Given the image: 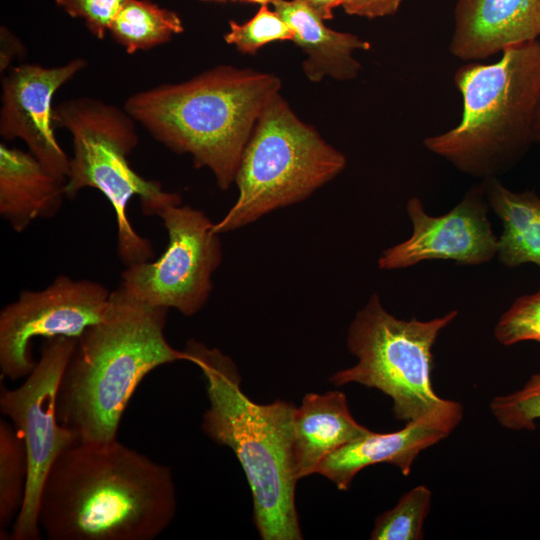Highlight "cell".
<instances>
[{"mask_svg": "<svg viewBox=\"0 0 540 540\" xmlns=\"http://www.w3.org/2000/svg\"><path fill=\"white\" fill-rule=\"evenodd\" d=\"M173 474L124 445L78 442L50 469L39 525L50 540H152L176 513Z\"/></svg>", "mask_w": 540, "mask_h": 540, "instance_id": "cell-1", "label": "cell"}, {"mask_svg": "<svg viewBox=\"0 0 540 540\" xmlns=\"http://www.w3.org/2000/svg\"><path fill=\"white\" fill-rule=\"evenodd\" d=\"M168 309L148 305L123 286L111 291L104 317L77 339L58 385L56 412L80 442L117 439L141 381L159 366L186 360L165 337Z\"/></svg>", "mask_w": 540, "mask_h": 540, "instance_id": "cell-2", "label": "cell"}, {"mask_svg": "<svg viewBox=\"0 0 540 540\" xmlns=\"http://www.w3.org/2000/svg\"><path fill=\"white\" fill-rule=\"evenodd\" d=\"M187 361L202 372L209 407L204 434L236 455L249 483L253 520L263 540L303 538L295 504L299 480L293 456L296 406L277 399L258 404L241 390L234 361L218 348L189 340Z\"/></svg>", "mask_w": 540, "mask_h": 540, "instance_id": "cell-3", "label": "cell"}, {"mask_svg": "<svg viewBox=\"0 0 540 540\" xmlns=\"http://www.w3.org/2000/svg\"><path fill=\"white\" fill-rule=\"evenodd\" d=\"M280 88L273 74L218 66L137 92L124 109L156 141L190 154L196 168H208L227 190L261 113Z\"/></svg>", "mask_w": 540, "mask_h": 540, "instance_id": "cell-4", "label": "cell"}, {"mask_svg": "<svg viewBox=\"0 0 540 540\" xmlns=\"http://www.w3.org/2000/svg\"><path fill=\"white\" fill-rule=\"evenodd\" d=\"M462 96L459 123L426 137L427 150L482 180L513 167L528 151L540 102V41L508 47L499 60L469 62L454 75Z\"/></svg>", "mask_w": 540, "mask_h": 540, "instance_id": "cell-5", "label": "cell"}, {"mask_svg": "<svg viewBox=\"0 0 540 540\" xmlns=\"http://www.w3.org/2000/svg\"><path fill=\"white\" fill-rule=\"evenodd\" d=\"M53 124L68 130L73 141L66 197L73 199L88 187L100 191L116 216L117 253L121 261L129 266L152 260V244L131 225L128 203L138 196L143 213L153 216L167 205L180 204L182 199L177 193L164 191L160 182L143 178L130 166L127 157L139 142L136 121L124 108L78 97L54 107Z\"/></svg>", "mask_w": 540, "mask_h": 540, "instance_id": "cell-6", "label": "cell"}, {"mask_svg": "<svg viewBox=\"0 0 540 540\" xmlns=\"http://www.w3.org/2000/svg\"><path fill=\"white\" fill-rule=\"evenodd\" d=\"M346 157L277 94L261 113L234 182L238 197L214 231L230 232L299 203L339 175Z\"/></svg>", "mask_w": 540, "mask_h": 540, "instance_id": "cell-7", "label": "cell"}, {"mask_svg": "<svg viewBox=\"0 0 540 540\" xmlns=\"http://www.w3.org/2000/svg\"><path fill=\"white\" fill-rule=\"evenodd\" d=\"M458 315L422 321L399 319L383 307L373 293L349 325L347 347L358 362L333 374L335 386L357 383L375 388L393 401V414L401 421L417 419L443 401L432 384V348L439 333Z\"/></svg>", "mask_w": 540, "mask_h": 540, "instance_id": "cell-8", "label": "cell"}, {"mask_svg": "<svg viewBox=\"0 0 540 540\" xmlns=\"http://www.w3.org/2000/svg\"><path fill=\"white\" fill-rule=\"evenodd\" d=\"M77 339H46L40 358L26 380L15 389L1 387L0 410L22 437L28 458L25 500L14 525L13 540H38L39 501L47 475L58 457L80 442L60 424L56 412L59 381Z\"/></svg>", "mask_w": 540, "mask_h": 540, "instance_id": "cell-9", "label": "cell"}, {"mask_svg": "<svg viewBox=\"0 0 540 540\" xmlns=\"http://www.w3.org/2000/svg\"><path fill=\"white\" fill-rule=\"evenodd\" d=\"M168 233L165 252L155 261L126 266L121 286L138 300L198 313L213 289L212 276L222 261V245L214 223L201 210L170 204L157 215Z\"/></svg>", "mask_w": 540, "mask_h": 540, "instance_id": "cell-10", "label": "cell"}, {"mask_svg": "<svg viewBox=\"0 0 540 540\" xmlns=\"http://www.w3.org/2000/svg\"><path fill=\"white\" fill-rule=\"evenodd\" d=\"M111 291L89 279L56 277L41 290H24L0 312V369L12 380L28 376L37 361L35 338L78 339L99 322L109 306Z\"/></svg>", "mask_w": 540, "mask_h": 540, "instance_id": "cell-11", "label": "cell"}, {"mask_svg": "<svg viewBox=\"0 0 540 540\" xmlns=\"http://www.w3.org/2000/svg\"><path fill=\"white\" fill-rule=\"evenodd\" d=\"M411 236L384 250L378 259L382 270L403 269L426 260H452L461 265H479L497 255L498 238L488 216L482 183L468 190L448 213L430 216L418 197L406 205Z\"/></svg>", "mask_w": 540, "mask_h": 540, "instance_id": "cell-12", "label": "cell"}, {"mask_svg": "<svg viewBox=\"0 0 540 540\" xmlns=\"http://www.w3.org/2000/svg\"><path fill=\"white\" fill-rule=\"evenodd\" d=\"M87 65L75 58L61 66L20 64L2 78L0 135L22 140L51 173L66 179L70 157L54 134L52 100L57 90Z\"/></svg>", "mask_w": 540, "mask_h": 540, "instance_id": "cell-13", "label": "cell"}, {"mask_svg": "<svg viewBox=\"0 0 540 540\" xmlns=\"http://www.w3.org/2000/svg\"><path fill=\"white\" fill-rule=\"evenodd\" d=\"M462 418V405L443 399L429 412L407 422L398 431H371L340 447L320 463L316 473L329 479L342 491L349 489L359 471L374 464L394 465L404 476H408L418 455L448 437Z\"/></svg>", "mask_w": 540, "mask_h": 540, "instance_id": "cell-14", "label": "cell"}, {"mask_svg": "<svg viewBox=\"0 0 540 540\" xmlns=\"http://www.w3.org/2000/svg\"><path fill=\"white\" fill-rule=\"evenodd\" d=\"M538 36L540 0H457L449 49L477 61Z\"/></svg>", "mask_w": 540, "mask_h": 540, "instance_id": "cell-15", "label": "cell"}, {"mask_svg": "<svg viewBox=\"0 0 540 540\" xmlns=\"http://www.w3.org/2000/svg\"><path fill=\"white\" fill-rule=\"evenodd\" d=\"M65 184L29 151L0 144V214L15 232L54 216L66 196Z\"/></svg>", "mask_w": 540, "mask_h": 540, "instance_id": "cell-16", "label": "cell"}, {"mask_svg": "<svg viewBox=\"0 0 540 540\" xmlns=\"http://www.w3.org/2000/svg\"><path fill=\"white\" fill-rule=\"evenodd\" d=\"M370 432L353 418L343 392L306 394L293 421V456L299 480L316 473L331 453Z\"/></svg>", "mask_w": 540, "mask_h": 540, "instance_id": "cell-17", "label": "cell"}, {"mask_svg": "<svg viewBox=\"0 0 540 540\" xmlns=\"http://www.w3.org/2000/svg\"><path fill=\"white\" fill-rule=\"evenodd\" d=\"M272 5L294 32L293 42L306 54L303 71L312 82L324 77L346 81L358 76L361 65L357 50H369L370 43L355 34L328 28L324 20L300 0H275Z\"/></svg>", "mask_w": 540, "mask_h": 540, "instance_id": "cell-18", "label": "cell"}, {"mask_svg": "<svg viewBox=\"0 0 540 540\" xmlns=\"http://www.w3.org/2000/svg\"><path fill=\"white\" fill-rule=\"evenodd\" d=\"M488 205L502 222L497 256L508 267L540 266V197L533 191L513 192L497 177L482 181Z\"/></svg>", "mask_w": 540, "mask_h": 540, "instance_id": "cell-19", "label": "cell"}, {"mask_svg": "<svg viewBox=\"0 0 540 540\" xmlns=\"http://www.w3.org/2000/svg\"><path fill=\"white\" fill-rule=\"evenodd\" d=\"M183 30L177 13L149 0H128L109 28L112 38L129 54L164 44Z\"/></svg>", "mask_w": 540, "mask_h": 540, "instance_id": "cell-20", "label": "cell"}, {"mask_svg": "<svg viewBox=\"0 0 540 540\" xmlns=\"http://www.w3.org/2000/svg\"><path fill=\"white\" fill-rule=\"evenodd\" d=\"M28 458L24 441L11 422L0 420V538L7 539L26 495Z\"/></svg>", "mask_w": 540, "mask_h": 540, "instance_id": "cell-21", "label": "cell"}, {"mask_svg": "<svg viewBox=\"0 0 540 540\" xmlns=\"http://www.w3.org/2000/svg\"><path fill=\"white\" fill-rule=\"evenodd\" d=\"M432 493L425 485L406 492L390 510L377 516L370 534L372 540H420L424 521L431 507Z\"/></svg>", "mask_w": 540, "mask_h": 540, "instance_id": "cell-22", "label": "cell"}, {"mask_svg": "<svg viewBox=\"0 0 540 540\" xmlns=\"http://www.w3.org/2000/svg\"><path fill=\"white\" fill-rule=\"evenodd\" d=\"M230 30L224 35L227 44L243 54H255L266 44L273 41H293L291 27L274 10L262 5L258 12L247 22L240 24L231 20Z\"/></svg>", "mask_w": 540, "mask_h": 540, "instance_id": "cell-23", "label": "cell"}, {"mask_svg": "<svg viewBox=\"0 0 540 540\" xmlns=\"http://www.w3.org/2000/svg\"><path fill=\"white\" fill-rule=\"evenodd\" d=\"M490 409L499 424L511 430H534L540 419V372L519 390L498 396Z\"/></svg>", "mask_w": 540, "mask_h": 540, "instance_id": "cell-24", "label": "cell"}, {"mask_svg": "<svg viewBox=\"0 0 540 540\" xmlns=\"http://www.w3.org/2000/svg\"><path fill=\"white\" fill-rule=\"evenodd\" d=\"M494 336L504 346L523 341L540 343V288L513 302L495 325Z\"/></svg>", "mask_w": 540, "mask_h": 540, "instance_id": "cell-25", "label": "cell"}, {"mask_svg": "<svg viewBox=\"0 0 540 540\" xmlns=\"http://www.w3.org/2000/svg\"><path fill=\"white\" fill-rule=\"evenodd\" d=\"M128 0H55L68 15L81 19L90 33L103 39Z\"/></svg>", "mask_w": 540, "mask_h": 540, "instance_id": "cell-26", "label": "cell"}, {"mask_svg": "<svg viewBox=\"0 0 540 540\" xmlns=\"http://www.w3.org/2000/svg\"><path fill=\"white\" fill-rule=\"evenodd\" d=\"M404 0H342L341 6L349 15L369 19L395 14Z\"/></svg>", "mask_w": 540, "mask_h": 540, "instance_id": "cell-27", "label": "cell"}, {"mask_svg": "<svg viewBox=\"0 0 540 540\" xmlns=\"http://www.w3.org/2000/svg\"><path fill=\"white\" fill-rule=\"evenodd\" d=\"M0 71H7L11 61L22 53V44L6 27H1Z\"/></svg>", "mask_w": 540, "mask_h": 540, "instance_id": "cell-28", "label": "cell"}, {"mask_svg": "<svg viewBox=\"0 0 540 540\" xmlns=\"http://www.w3.org/2000/svg\"><path fill=\"white\" fill-rule=\"evenodd\" d=\"M314 10L323 20L334 17L333 10L341 6L342 0H300Z\"/></svg>", "mask_w": 540, "mask_h": 540, "instance_id": "cell-29", "label": "cell"}, {"mask_svg": "<svg viewBox=\"0 0 540 540\" xmlns=\"http://www.w3.org/2000/svg\"><path fill=\"white\" fill-rule=\"evenodd\" d=\"M533 139L534 142L540 144V102L535 114L534 124H533Z\"/></svg>", "mask_w": 540, "mask_h": 540, "instance_id": "cell-30", "label": "cell"}, {"mask_svg": "<svg viewBox=\"0 0 540 540\" xmlns=\"http://www.w3.org/2000/svg\"><path fill=\"white\" fill-rule=\"evenodd\" d=\"M237 1L251 3V4H259L262 6V5L272 4L275 0H237Z\"/></svg>", "mask_w": 540, "mask_h": 540, "instance_id": "cell-31", "label": "cell"}, {"mask_svg": "<svg viewBox=\"0 0 540 540\" xmlns=\"http://www.w3.org/2000/svg\"><path fill=\"white\" fill-rule=\"evenodd\" d=\"M206 2H227V1H237V0H200Z\"/></svg>", "mask_w": 540, "mask_h": 540, "instance_id": "cell-32", "label": "cell"}]
</instances>
